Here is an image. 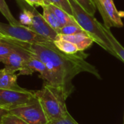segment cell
<instances>
[{
    "instance_id": "e0dca14e",
    "label": "cell",
    "mask_w": 124,
    "mask_h": 124,
    "mask_svg": "<svg viewBox=\"0 0 124 124\" xmlns=\"http://www.w3.org/2000/svg\"><path fill=\"white\" fill-rule=\"evenodd\" d=\"M18 46V44L14 41L8 40H2L0 41V62H3L4 60L9 55L10 52L15 50Z\"/></svg>"
},
{
    "instance_id": "8992f818",
    "label": "cell",
    "mask_w": 124,
    "mask_h": 124,
    "mask_svg": "<svg viewBox=\"0 0 124 124\" xmlns=\"http://www.w3.org/2000/svg\"><path fill=\"white\" fill-rule=\"evenodd\" d=\"M35 97V92L25 89H0V108L10 110L24 105Z\"/></svg>"
},
{
    "instance_id": "7402d4cb",
    "label": "cell",
    "mask_w": 124,
    "mask_h": 124,
    "mask_svg": "<svg viewBox=\"0 0 124 124\" xmlns=\"http://www.w3.org/2000/svg\"><path fill=\"white\" fill-rule=\"evenodd\" d=\"M0 124H29L27 123L26 121H25L24 120H23L22 118H20V117L13 115L12 113H8L7 115H5L1 121Z\"/></svg>"
},
{
    "instance_id": "277c9868",
    "label": "cell",
    "mask_w": 124,
    "mask_h": 124,
    "mask_svg": "<svg viewBox=\"0 0 124 124\" xmlns=\"http://www.w3.org/2000/svg\"><path fill=\"white\" fill-rule=\"evenodd\" d=\"M0 33L5 40L25 44H41L52 41L23 25H14L0 22Z\"/></svg>"
},
{
    "instance_id": "3957f363",
    "label": "cell",
    "mask_w": 124,
    "mask_h": 124,
    "mask_svg": "<svg viewBox=\"0 0 124 124\" xmlns=\"http://www.w3.org/2000/svg\"><path fill=\"white\" fill-rule=\"evenodd\" d=\"M35 95L49 121L64 117L69 113L65 103L68 96L62 88L44 84L41 90L35 92Z\"/></svg>"
},
{
    "instance_id": "52a82bcc",
    "label": "cell",
    "mask_w": 124,
    "mask_h": 124,
    "mask_svg": "<svg viewBox=\"0 0 124 124\" xmlns=\"http://www.w3.org/2000/svg\"><path fill=\"white\" fill-rule=\"evenodd\" d=\"M104 21V25L110 28L112 27L122 28L123 21L120 12L117 10L113 0H94Z\"/></svg>"
},
{
    "instance_id": "cb8c5ba5",
    "label": "cell",
    "mask_w": 124,
    "mask_h": 124,
    "mask_svg": "<svg viewBox=\"0 0 124 124\" xmlns=\"http://www.w3.org/2000/svg\"><path fill=\"white\" fill-rule=\"evenodd\" d=\"M48 124H79L70 116V113L64 117L49 121Z\"/></svg>"
},
{
    "instance_id": "4fadbf2b",
    "label": "cell",
    "mask_w": 124,
    "mask_h": 124,
    "mask_svg": "<svg viewBox=\"0 0 124 124\" xmlns=\"http://www.w3.org/2000/svg\"><path fill=\"white\" fill-rule=\"evenodd\" d=\"M102 28L109 39L113 49L115 50L116 53L118 55V59L122 61L124 63V47L121 44V43L116 39V38L113 36L112 32L110 31V29L106 28L104 25H102Z\"/></svg>"
},
{
    "instance_id": "ba28073f",
    "label": "cell",
    "mask_w": 124,
    "mask_h": 124,
    "mask_svg": "<svg viewBox=\"0 0 124 124\" xmlns=\"http://www.w3.org/2000/svg\"><path fill=\"white\" fill-rule=\"evenodd\" d=\"M14 42L17 43L18 46L10 52L2 62L4 63V68L7 70L15 73L17 71H20L23 68L31 54L23 46V43L16 41Z\"/></svg>"
},
{
    "instance_id": "9a60e30c",
    "label": "cell",
    "mask_w": 124,
    "mask_h": 124,
    "mask_svg": "<svg viewBox=\"0 0 124 124\" xmlns=\"http://www.w3.org/2000/svg\"><path fill=\"white\" fill-rule=\"evenodd\" d=\"M43 8V17L46 21V23L57 33L59 30L61 28L59 20L54 14V12L52 10V9L48 5H44L42 7Z\"/></svg>"
},
{
    "instance_id": "30bf717a",
    "label": "cell",
    "mask_w": 124,
    "mask_h": 124,
    "mask_svg": "<svg viewBox=\"0 0 124 124\" xmlns=\"http://www.w3.org/2000/svg\"><path fill=\"white\" fill-rule=\"evenodd\" d=\"M31 10L33 13V19L31 25L28 26V28L52 41L56 40L58 33L46 23L43 15L40 14L35 8L32 7Z\"/></svg>"
},
{
    "instance_id": "7c38bea8",
    "label": "cell",
    "mask_w": 124,
    "mask_h": 124,
    "mask_svg": "<svg viewBox=\"0 0 124 124\" xmlns=\"http://www.w3.org/2000/svg\"><path fill=\"white\" fill-rule=\"evenodd\" d=\"M17 75L7 70L4 68L0 70V89H21L17 84Z\"/></svg>"
},
{
    "instance_id": "9c48e42d",
    "label": "cell",
    "mask_w": 124,
    "mask_h": 124,
    "mask_svg": "<svg viewBox=\"0 0 124 124\" xmlns=\"http://www.w3.org/2000/svg\"><path fill=\"white\" fill-rule=\"evenodd\" d=\"M35 72L40 74L39 76L43 79L44 84L55 86L54 79L44 62L31 54L25 65L19 71V75H32Z\"/></svg>"
},
{
    "instance_id": "83f0119b",
    "label": "cell",
    "mask_w": 124,
    "mask_h": 124,
    "mask_svg": "<svg viewBox=\"0 0 124 124\" xmlns=\"http://www.w3.org/2000/svg\"><path fill=\"white\" fill-rule=\"evenodd\" d=\"M44 2L46 5H49V3H48V1L47 0H44Z\"/></svg>"
},
{
    "instance_id": "484cf974",
    "label": "cell",
    "mask_w": 124,
    "mask_h": 124,
    "mask_svg": "<svg viewBox=\"0 0 124 124\" xmlns=\"http://www.w3.org/2000/svg\"><path fill=\"white\" fill-rule=\"evenodd\" d=\"M9 113V111L8 110H5V109H3V108H0V123H1V119H2V118L5 116V115H7V114H8Z\"/></svg>"
},
{
    "instance_id": "d6986e66",
    "label": "cell",
    "mask_w": 124,
    "mask_h": 124,
    "mask_svg": "<svg viewBox=\"0 0 124 124\" xmlns=\"http://www.w3.org/2000/svg\"><path fill=\"white\" fill-rule=\"evenodd\" d=\"M49 4H52L61 9L64 10L70 16L73 17L72 7L69 0H47Z\"/></svg>"
},
{
    "instance_id": "5bb4252c",
    "label": "cell",
    "mask_w": 124,
    "mask_h": 124,
    "mask_svg": "<svg viewBox=\"0 0 124 124\" xmlns=\"http://www.w3.org/2000/svg\"><path fill=\"white\" fill-rule=\"evenodd\" d=\"M52 10L54 12V14L56 15L59 23L60 24L61 28L67 25H70V24H78L75 19L73 18V17L70 16V15H68L67 12H65L64 10L61 9L60 8H58L52 4H49L48 5Z\"/></svg>"
},
{
    "instance_id": "4316f807",
    "label": "cell",
    "mask_w": 124,
    "mask_h": 124,
    "mask_svg": "<svg viewBox=\"0 0 124 124\" xmlns=\"http://www.w3.org/2000/svg\"><path fill=\"white\" fill-rule=\"evenodd\" d=\"M2 40H5V38H4V36L0 33V41H2Z\"/></svg>"
},
{
    "instance_id": "ac0fdd59",
    "label": "cell",
    "mask_w": 124,
    "mask_h": 124,
    "mask_svg": "<svg viewBox=\"0 0 124 124\" xmlns=\"http://www.w3.org/2000/svg\"><path fill=\"white\" fill-rule=\"evenodd\" d=\"M0 12L5 17V18L9 23V24L14 25H21L20 23L18 20H17L12 15V14L11 13L5 0H0Z\"/></svg>"
},
{
    "instance_id": "5b68a950",
    "label": "cell",
    "mask_w": 124,
    "mask_h": 124,
    "mask_svg": "<svg viewBox=\"0 0 124 124\" xmlns=\"http://www.w3.org/2000/svg\"><path fill=\"white\" fill-rule=\"evenodd\" d=\"M9 113L20 117L29 124H48L49 123L43 108L36 95L27 103L9 110Z\"/></svg>"
},
{
    "instance_id": "ffe728a7",
    "label": "cell",
    "mask_w": 124,
    "mask_h": 124,
    "mask_svg": "<svg viewBox=\"0 0 124 124\" xmlns=\"http://www.w3.org/2000/svg\"><path fill=\"white\" fill-rule=\"evenodd\" d=\"M84 32L78 24H70L62 27L59 31L58 34L62 35H74L78 33Z\"/></svg>"
},
{
    "instance_id": "603a6c76",
    "label": "cell",
    "mask_w": 124,
    "mask_h": 124,
    "mask_svg": "<svg viewBox=\"0 0 124 124\" xmlns=\"http://www.w3.org/2000/svg\"><path fill=\"white\" fill-rule=\"evenodd\" d=\"M32 19H33V13L31 9L24 8L23 9V12L20 15V20L21 25L25 26H29L32 23Z\"/></svg>"
},
{
    "instance_id": "6da1fadb",
    "label": "cell",
    "mask_w": 124,
    "mask_h": 124,
    "mask_svg": "<svg viewBox=\"0 0 124 124\" xmlns=\"http://www.w3.org/2000/svg\"><path fill=\"white\" fill-rule=\"evenodd\" d=\"M23 46L32 55L44 62L50 72L55 86L62 88L68 96L73 92L72 81L78 74L86 72L101 79L95 66L86 60L89 54L84 51L68 54L60 51L54 41L31 44L24 43Z\"/></svg>"
},
{
    "instance_id": "7a4b0ae2",
    "label": "cell",
    "mask_w": 124,
    "mask_h": 124,
    "mask_svg": "<svg viewBox=\"0 0 124 124\" xmlns=\"http://www.w3.org/2000/svg\"><path fill=\"white\" fill-rule=\"evenodd\" d=\"M73 14V18L81 29L87 33L102 49L117 59L118 55L113 49L101 24L94 15L86 12L75 0H69Z\"/></svg>"
},
{
    "instance_id": "8fae6325",
    "label": "cell",
    "mask_w": 124,
    "mask_h": 124,
    "mask_svg": "<svg viewBox=\"0 0 124 124\" xmlns=\"http://www.w3.org/2000/svg\"><path fill=\"white\" fill-rule=\"evenodd\" d=\"M57 39H63L65 41H68L73 44H74L78 51H84L85 49H88L92 46V44L94 43L93 39L87 35L85 32L78 33L74 35H62L58 34ZM55 41V40H54Z\"/></svg>"
},
{
    "instance_id": "2e32d148",
    "label": "cell",
    "mask_w": 124,
    "mask_h": 124,
    "mask_svg": "<svg viewBox=\"0 0 124 124\" xmlns=\"http://www.w3.org/2000/svg\"><path fill=\"white\" fill-rule=\"evenodd\" d=\"M54 44L60 51L68 54H74L79 52L77 46L68 41L57 39L54 41Z\"/></svg>"
},
{
    "instance_id": "d4e9b609",
    "label": "cell",
    "mask_w": 124,
    "mask_h": 124,
    "mask_svg": "<svg viewBox=\"0 0 124 124\" xmlns=\"http://www.w3.org/2000/svg\"><path fill=\"white\" fill-rule=\"evenodd\" d=\"M30 6H41V7L46 5L44 2V0H25Z\"/></svg>"
},
{
    "instance_id": "44dd1931",
    "label": "cell",
    "mask_w": 124,
    "mask_h": 124,
    "mask_svg": "<svg viewBox=\"0 0 124 124\" xmlns=\"http://www.w3.org/2000/svg\"><path fill=\"white\" fill-rule=\"evenodd\" d=\"M86 12L89 14L94 15H95L97 7L94 4V0H75Z\"/></svg>"
},
{
    "instance_id": "f1b7e54d",
    "label": "cell",
    "mask_w": 124,
    "mask_h": 124,
    "mask_svg": "<svg viewBox=\"0 0 124 124\" xmlns=\"http://www.w3.org/2000/svg\"></svg>"
}]
</instances>
